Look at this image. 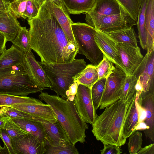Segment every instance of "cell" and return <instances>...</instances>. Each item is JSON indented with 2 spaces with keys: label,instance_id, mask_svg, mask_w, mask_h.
I'll return each mask as SVG.
<instances>
[{
  "label": "cell",
  "instance_id": "obj_1",
  "mask_svg": "<svg viewBox=\"0 0 154 154\" xmlns=\"http://www.w3.org/2000/svg\"><path fill=\"white\" fill-rule=\"evenodd\" d=\"M28 22L30 47L41 61L63 63L75 59L78 48L68 40L46 1L37 16Z\"/></svg>",
  "mask_w": 154,
  "mask_h": 154
},
{
  "label": "cell",
  "instance_id": "obj_2",
  "mask_svg": "<svg viewBox=\"0 0 154 154\" xmlns=\"http://www.w3.org/2000/svg\"><path fill=\"white\" fill-rule=\"evenodd\" d=\"M135 97L136 94L126 102L120 99L106 107L97 116L92 125V132L97 140L120 147L125 144L124 125Z\"/></svg>",
  "mask_w": 154,
  "mask_h": 154
},
{
  "label": "cell",
  "instance_id": "obj_3",
  "mask_svg": "<svg viewBox=\"0 0 154 154\" xmlns=\"http://www.w3.org/2000/svg\"><path fill=\"white\" fill-rule=\"evenodd\" d=\"M38 97L51 107L72 144L85 142V131L88 127L79 115L73 101L46 92H41Z\"/></svg>",
  "mask_w": 154,
  "mask_h": 154
},
{
  "label": "cell",
  "instance_id": "obj_4",
  "mask_svg": "<svg viewBox=\"0 0 154 154\" xmlns=\"http://www.w3.org/2000/svg\"><path fill=\"white\" fill-rule=\"evenodd\" d=\"M38 63L51 82V87L50 89L54 91L57 95L66 99V91L74 82V77L87 65L83 59L63 63Z\"/></svg>",
  "mask_w": 154,
  "mask_h": 154
},
{
  "label": "cell",
  "instance_id": "obj_5",
  "mask_svg": "<svg viewBox=\"0 0 154 154\" xmlns=\"http://www.w3.org/2000/svg\"><path fill=\"white\" fill-rule=\"evenodd\" d=\"M43 90L31 81L22 64L0 69V94L26 96Z\"/></svg>",
  "mask_w": 154,
  "mask_h": 154
},
{
  "label": "cell",
  "instance_id": "obj_6",
  "mask_svg": "<svg viewBox=\"0 0 154 154\" xmlns=\"http://www.w3.org/2000/svg\"><path fill=\"white\" fill-rule=\"evenodd\" d=\"M71 26L78 53L84 55L92 64L97 66L102 60L103 55L95 40L96 29L87 23L80 22H73Z\"/></svg>",
  "mask_w": 154,
  "mask_h": 154
},
{
  "label": "cell",
  "instance_id": "obj_7",
  "mask_svg": "<svg viewBox=\"0 0 154 154\" xmlns=\"http://www.w3.org/2000/svg\"><path fill=\"white\" fill-rule=\"evenodd\" d=\"M85 14L87 23L97 30L107 33L133 27L137 24V21L121 7L120 13L117 14Z\"/></svg>",
  "mask_w": 154,
  "mask_h": 154
},
{
  "label": "cell",
  "instance_id": "obj_8",
  "mask_svg": "<svg viewBox=\"0 0 154 154\" xmlns=\"http://www.w3.org/2000/svg\"><path fill=\"white\" fill-rule=\"evenodd\" d=\"M126 75L125 72L115 66L113 72L106 78L100 109L120 100Z\"/></svg>",
  "mask_w": 154,
  "mask_h": 154
},
{
  "label": "cell",
  "instance_id": "obj_9",
  "mask_svg": "<svg viewBox=\"0 0 154 154\" xmlns=\"http://www.w3.org/2000/svg\"><path fill=\"white\" fill-rule=\"evenodd\" d=\"M73 102L79 115L87 123L92 125L97 116L92 99L91 89L79 84Z\"/></svg>",
  "mask_w": 154,
  "mask_h": 154
},
{
  "label": "cell",
  "instance_id": "obj_10",
  "mask_svg": "<svg viewBox=\"0 0 154 154\" xmlns=\"http://www.w3.org/2000/svg\"><path fill=\"white\" fill-rule=\"evenodd\" d=\"M154 48L147 51L142 61L133 72L142 85L143 92L154 91Z\"/></svg>",
  "mask_w": 154,
  "mask_h": 154
},
{
  "label": "cell",
  "instance_id": "obj_11",
  "mask_svg": "<svg viewBox=\"0 0 154 154\" xmlns=\"http://www.w3.org/2000/svg\"><path fill=\"white\" fill-rule=\"evenodd\" d=\"M31 81L38 87L44 90L51 87L45 72L35 59L31 51L24 54L22 64Z\"/></svg>",
  "mask_w": 154,
  "mask_h": 154
},
{
  "label": "cell",
  "instance_id": "obj_12",
  "mask_svg": "<svg viewBox=\"0 0 154 154\" xmlns=\"http://www.w3.org/2000/svg\"><path fill=\"white\" fill-rule=\"evenodd\" d=\"M94 38L96 44L103 55L115 64L116 66L126 73L116 48V42L107 33L96 29Z\"/></svg>",
  "mask_w": 154,
  "mask_h": 154
},
{
  "label": "cell",
  "instance_id": "obj_13",
  "mask_svg": "<svg viewBox=\"0 0 154 154\" xmlns=\"http://www.w3.org/2000/svg\"><path fill=\"white\" fill-rule=\"evenodd\" d=\"M11 141L15 154H45V144L31 134L14 137Z\"/></svg>",
  "mask_w": 154,
  "mask_h": 154
},
{
  "label": "cell",
  "instance_id": "obj_14",
  "mask_svg": "<svg viewBox=\"0 0 154 154\" xmlns=\"http://www.w3.org/2000/svg\"><path fill=\"white\" fill-rule=\"evenodd\" d=\"M116 45L126 75H132L144 57L140 48L121 43L116 42Z\"/></svg>",
  "mask_w": 154,
  "mask_h": 154
},
{
  "label": "cell",
  "instance_id": "obj_15",
  "mask_svg": "<svg viewBox=\"0 0 154 154\" xmlns=\"http://www.w3.org/2000/svg\"><path fill=\"white\" fill-rule=\"evenodd\" d=\"M138 101L146 110V116L144 121L148 127L144 131L146 137L152 142L154 140V91L142 92L139 94L136 92Z\"/></svg>",
  "mask_w": 154,
  "mask_h": 154
},
{
  "label": "cell",
  "instance_id": "obj_16",
  "mask_svg": "<svg viewBox=\"0 0 154 154\" xmlns=\"http://www.w3.org/2000/svg\"><path fill=\"white\" fill-rule=\"evenodd\" d=\"M33 120L40 122L45 128L47 138L45 145H56L61 143H71L65 131L57 120L54 123L37 117H35Z\"/></svg>",
  "mask_w": 154,
  "mask_h": 154
},
{
  "label": "cell",
  "instance_id": "obj_17",
  "mask_svg": "<svg viewBox=\"0 0 154 154\" xmlns=\"http://www.w3.org/2000/svg\"><path fill=\"white\" fill-rule=\"evenodd\" d=\"M36 117L54 123L57 119L51 107L47 104H20L9 106Z\"/></svg>",
  "mask_w": 154,
  "mask_h": 154
},
{
  "label": "cell",
  "instance_id": "obj_18",
  "mask_svg": "<svg viewBox=\"0 0 154 154\" xmlns=\"http://www.w3.org/2000/svg\"><path fill=\"white\" fill-rule=\"evenodd\" d=\"M46 1L52 12L68 40L70 42L77 46L71 28V25L73 22L71 19L69 14L66 10L65 7L59 6L50 0H46Z\"/></svg>",
  "mask_w": 154,
  "mask_h": 154
},
{
  "label": "cell",
  "instance_id": "obj_19",
  "mask_svg": "<svg viewBox=\"0 0 154 154\" xmlns=\"http://www.w3.org/2000/svg\"><path fill=\"white\" fill-rule=\"evenodd\" d=\"M21 27L17 17L10 10L0 13V32L7 41L11 42L14 40Z\"/></svg>",
  "mask_w": 154,
  "mask_h": 154
},
{
  "label": "cell",
  "instance_id": "obj_20",
  "mask_svg": "<svg viewBox=\"0 0 154 154\" xmlns=\"http://www.w3.org/2000/svg\"><path fill=\"white\" fill-rule=\"evenodd\" d=\"M10 118L23 130L34 135L41 142L46 144L47 138L46 131L40 122L33 120Z\"/></svg>",
  "mask_w": 154,
  "mask_h": 154
},
{
  "label": "cell",
  "instance_id": "obj_21",
  "mask_svg": "<svg viewBox=\"0 0 154 154\" xmlns=\"http://www.w3.org/2000/svg\"><path fill=\"white\" fill-rule=\"evenodd\" d=\"M24 53L14 45L0 55V69L21 65Z\"/></svg>",
  "mask_w": 154,
  "mask_h": 154
},
{
  "label": "cell",
  "instance_id": "obj_22",
  "mask_svg": "<svg viewBox=\"0 0 154 154\" xmlns=\"http://www.w3.org/2000/svg\"><path fill=\"white\" fill-rule=\"evenodd\" d=\"M147 31L146 49L154 48V0H147L145 13Z\"/></svg>",
  "mask_w": 154,
  "mask_h": 154
},
{
  "label": "cell",
  "instance_id": "obj_23",
  "mask_svg": "<svg viewBox=\"0 0 154 154\" xmlns=\"http://www.w3.org/2000/svg\"><path fill=\"white\" fill-rule=\"evenodd\" d=\"M120 11L121 7L116 0H96L89 13L109 15L117 14Z\"/></svg>",
  "mask_w": 154,
  "mask_h": 154
},
{
  "label": "cell",
  "instance_id": "obj_24",
  "mask_svg": "<svg viewBox=\"0 0 154 154\" xmlns=\"http://www.w3.org/2000/svg\"><path fill=\"white\" fill-rule=\"evenodd\" d=\"M98 80L96 66L92 64L87 65L83 69L74 77V82L79 85H84L90 89Z\"/></svg>",
  "mask_w": 154,
  "mask_h": 154
},
{
  "label": "cell",
  "instance_id": "obj_25",
  "mask_svg": "<svg viewBox=\"0 0 154 154\" xmlns=\"http://www.w3.org/2000/svg\"><path fill=\"white\" fill-rule=\"evenodd\" d=\"M96 0H62L68 13L79 14L90 12Z\"/></svg>",
  "mask_w": 154,
  "mask_h": 154
},
{
  "label": "cell",
  "instance_id": "obj_26",
  "mask_svg": "<svg viewBox=\"0 0 154 154\" xmlns=\"http://www.w3.org/2000/svg\"><path fill=\"white\" fill-rule=\"evenodd\" d=\"M107 34L116 42L125 44L135 47L138 46L136 34L132 27Z\"/></svg>",
  "mask_w": 154,
  "mask_h": 154
},
{
  "label": "cell",
  "instance_id": "obj_27",
  "mask_svg": "<svg viewBox=\"0 0 154 154\" xmlns=\"http://www.w3.org/2000/svg\"><path fill=\"white\" fill-rule=\"evenodd\" d=\"M45 104L40 100L26 96H18L0 94V106H11L20 104Z\"/></svg>",
  "mask_w": 154,
  "mask_h": 154
},
{
  "label": "cell",
  "instance_id": "obj_28",
  "mask_svg": "<svg viewBox=\"0 0 154 154\" xmlns=\"http://www.w3.org/2000/svg\"><path fill=\"white\" fill-rule=\"evenodd\" d=\"M147 0H144L138 14L137 22L138 37L140 45L143 49H146L147 31L145 23V13Z\"/></svg>",
  "mask_w": 154,
  "mask_h": 154
},
{
  "label": "cell",
  "instance_id": "obj_29",
  "mask_svg": "<svg viewBox=\"0 0 154 154\" xmlns=\"http://www.w3.org/2000/svg\"><path fill=\"white\" fill-rule=\"evenodd\" d=\"M11 42L24 54L32 50L30 45L29 31L26 27L21 26Z\"/></svg>",
  "mask_w": 154,
  "mask_h": 154
},
{
  "label": "cell",
  "instance_id": "obj_30",
  "mask_svg": "<svg viewBox=\"0 0 154 154\" xmlns=\"http://www.w3.org/2000/svg\"><path fill=\"white\" fill-rule=\"evenodd\" d=\"M138 121V114L135 100L124 125L123 133L126 139L136 131L135 128Z\"/></svg>",
  "mask_w": 154,
  "mask_h": 154
},
{
  "label": "cell",
  "instance_id": "obj_31",
  "mask_svg": "<svg viewBox=\"0 0 154 154\" xmlns=\"http://www.w3.org/2000/svg\"><path fill=\"white\" fill-rule=\"evenodd\" d=\"M45 154H79L78 149L71 143H61L56 145H45Z\"/></svg>",
  "mask_w": 154,
  "mask_h": 154
},
{
  "label": "cell",
  "instance_id": "obj_32",
  "mask_svg": "<svg viewBox=\"0 0 154 154\" xmlns=\"http://www.w3.org/2000/svg\"><path fill=\"white\" fill-rule=\"evenodd\" d=\"M137 79L132 75H126L120 100L126 102L133 97L136 94L135 85Z\"/></svg>",
  "mask_w": 154,
  "mask_h": 154
},
{
  "label": "cell",
  "instance_id": "obj_33",
  "mask_svg": "<svg viewBox=\"0 0 154 154\" xmlns=\"http://www.w3.org/2000/svg\"><path fill=\"white\" fill-rule=\"evenodd\" d=\"M136 21L144 0H116Z\"/></svg>",
  "mask_w": 154,
  "mask_h": 154
},
{
  "label": "cell",
  "instance_id": "obj_34",
  "mask_svg": "<svg viewBox=\"0 0 154 154\" xmlns=\"http://www.w3.org/2000/svg\"><path fill=\"white\" fill-rule=\"evenodd\" d=\"M106 80V78L98 79L93 85L91 89L92 102L96 110L100 107Z\"/></svg>",
  "mask_w": 154,
  "mask_h": 154
},
{
  "label": "cell",
  "instance_id": "obj_35",
  "mask_svg": "<svg viewBox=\"0 0 154 154\" xmlns=\"http://www.w3.org/2000/svg\"><path fill=\"white\" fill-rule=\"evenodd\" d=\"M114 63L103 55L102 60L96 66L98 79L108 77L113 71Z\"/></svg>",
  "mask_w": 154,
  "mask_h": 154
},
{
  "label": "cell",
  "instance_id": "obj_36",
  "mask_svg": "<svg viewBox=\"0 0 154 154\" xmlns=\"http://www.w3.org/2000/svg\"><path fill=\"white\" fill-rule=\"evenodd\" d=\"M129 137L128 147L129 153L137 154L142 148V133L139 131H135Z\"/></svg>",
  "mask_w": 154,
  "mask_h": 154
},
{
  "label": "cell",
  "instance_id": "obj_37",
  "mask_svg": "<svg viewBox=\"0 0 154 154\" xmlns=\"http://www.w3.org/2000/svg\"><path fill=\"white\" fill-rule=\"evenodd\" d=\"M5 117L6 122L3 129L7 132L11 138L29 134L22 129L10 118Z\"/></svg>",
  "mask_w": 154,
  "mask_h": 154
},
{
  "label": "cell",
  "instance_id": "obj_38",
  "mask_svg": "<svg viewBox=\"0 0 154 154\" xmlns=\"http://www.w3.org/2000/svg\"><path fill=\"white\" fill-rule=\"evenodd\" d=\"M44 3L37 0H28L24 14L25 19L26 18L30 19L35 17L41 6Z\"/></svg>",
  "mask_w": 154,
  "mask_h": 154
},
{
  "label": "cell",
  "instance_id": "obj_39",
  "mask_svg": "<svg viewBox=\"0 0 154 154\" xmlns=\"http://www.w3.org/2000/svg\"><path fill=\"white\" fill-rule=\"evenodd\" d=\"M28 0H16L10 4V10L17 18L25 19L24 14Z\"/></svg>",
  "mask_w": 154,
  "mask_h": 154
},
{
  "label": "cell",
  "instance_id": "obj_40",
  "mask_svg": "<svg viewBox=\"0 0 154 154\" xmlns=\"http://www.w3.org/2000/svg\"><path fill=\"white\" fill-rule=\"evenodd\" d=\"M0 137L4 144L3 151L6 150L8 154H15L12 146L11 138L7 132L3 128H0Z\"/></svg>",
  "mask_w": 154,
  "mask_h": 154
},
{
  "label": "cell",
  "instance_id": "obj_41",
  "mask_svg": "<svg viewBox=\"0 0 154 154\" xmlns=\"http://www.w3.org/2000/svg\"><path fill=\"white\" fill-rule=\"evenodd\" d=\"M103 144L104 147L100 150L101 154H120L122 152L119 146L110 144Z\"/></svg>",
  "mask_w": 154,
  "mask_h": 154
},
{
  "label": "cell",
  "instance_id": "obj_42",
  "mask_svg": "<svg viewBox=\"0 0 154 154\" xmlns=\"http://www.w3.org/2000/svg\"><path fill=\"white\" fill-rule=\"evenodd\" d=\"M135 101L136 103L138 114V123L144 122L146 117V109L140 105L138 101L137 97L136 94Z\"/></svg>",
  "mask_w": 154,
  "mask_h": 154
},
{
  "label": "cell",
  "instance_id": "obj_43",
  "mask_svg": "<svg viewBox=\"0 0 154 154\" xmlns=\"http://www.w3.org/2000/svg\"><path fill=\"white\" fill-rule=\"evenodd\" d=\"M79 85L77 83L74 82L69 86L66 92V95L67 98L69 96L75 97L77 92Z\"/></svg>",
  "mask_w": 154,
  "mask_h": 154
},
{
  "label": "cell",
  "instance_id": "obj_44",
  "mask_svg": "<svg viewBox=\"0 0 154 154\" xmlns=\"http://www.w3.org/2000/svg\"><path fill=\"white\" fill-rule=\"evenodd\" d=\"M137 154H154V143L142 148Z\"/></svg>",
  "mask_w": 154,
  "mask_h": 154
},
{
  "label": "cell",
  "instance_id": "obj_45",
  "mask_svg": "<svg viewBox=\"0 0 154 154\" xmlns=\"http://www.w3.org/2000/svg\"><path fill=\"white\" fill-rule=\"evenodd\" d=\"M7 42L5 35L0 32V55L6 48V44Z\"/></svg>",
  "mask_w": 154,
  "mask_h": 154
},
{
  "label": "cell",
  "instance_id": "obj_46",
  "mask_svg": "<svg viewBox=\"0 0 154 154\" xmlns=\"http://www.w3.org/2000/svg\"><path fill=\"white\" fill-rule=\"evenodd\" d=\"M9 5L3 0H0V13L10 10Z\"/></svg>",
  "mask_w": 154,
  "mask_h": 154
},
{
  "label": "cell",
  "instance_id": "obj_47",
  "mask_svg": "<svg viewBox=\"0 0 154 154\" xmlns=\"http://www.w3.org/2000/svg\"><path fill=\"white\" fill-rule=\"evenodd\" d=\"M148 127L144 122L138 123L135 127V131L137 130L145 131L148 130Z\"/></svg>",
  "mask_w": 154,
  "mask_h": 154
},
{
  "label": "cell",
  "instance_id": "obj_48",
  "mask_svg": "<svg viewBox=\"0 0 154 154\" xmlns=\"http://www.w3.org/2000/svg\"><path fill=\"white\" fill-rule=\"evenodd\" d=\"M6 122V117L0 113V128H3Z\"/></svg>",
  "mask_w": 154,
  "mask_h": 154
},
{
  "label": "cell",
  "instance_id": "obj_49",
  "mask_svg": "<svg viewBox=\"0 0 154 154\" xmlns=\"http://www.w3.org/2000/svg\"><path fill=\"white\" fill-rule=\"evenodd\" d=\"M56 5L60 7H65L62 0H50Z\"/></svg>",
  "mask_w": 154,
  "mask_h": 154
},
{
  "label": "cell",
  "instance_id": "obj_50",
  "mask_svg": "<svg viewBox=\"0 0 154 154\" xmlns=\"http://www.w3.org/2000/svg\"><path fill=\"white\" fill-rule=\"evenodd\" d=\"M5 2L8 4H10L16 0H3Z\"/></svg>",
  "mask_w": 154,
  "mask_h": 154
},
{
  "label": "cell",
  "instance_id": "obj_51",
  "mask_svg": "<svg viewBox=\"0 0 154 154\" xmlns=\"http://www.w3.org/2000/svg\"><path fill=\"white\" fill-rule=\"evenodd\" d=\"M3 151V148L2 147L0 142V154L2 153Z\"/></svg>",
  "mask_w": 154,
  "mask_h": 154
},
{
  "label": "cell",
  "instance_id": "obj_52",
  "mask_svg": "<svg viewBox=\"0 0 154 154\" xmlns=\"http://www.w3.org/2000/svg\"><path fill=\"white\" fill-rule=\"evenodd\" d=\"M37 0L38 1L42 3L45 2V1H46V0Z\"/></svg>",
  "mask_w": 154,
  "mask_h": 154
}]
</instances>
